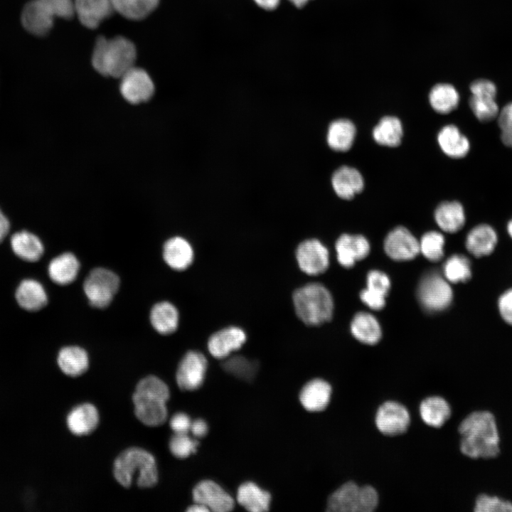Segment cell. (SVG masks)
Returning a JSON list of instances; mask_svg holds the SVG:
<instances>
[{"instance_id":"cell-1","label":"cell","mask_w":512,"mask_h":512,"mask_svg":"<svg viewBox=\"0 0 512 512\" xmlns=\"http://www.w3.org/2000/svg\"><path fill=\"white\" fill-rule=\"evenodd\" d=\"M461 452L471 459H494L501 453V437L495 415L487 410L470 412L461 422Z\"/></svg>"},{"instance_id":"cell-2","label":"cell","mask_w":512,"mask_h":512,"mask_svg":"<svg viewBox=\"0 0 512 512\" xmlns=\"http://www.w3.org/2000/svg\"><path fill=\"white\" fill-rule=\"evenodd\" d=\"M137 57V48L129 38L122 36L111 38L100 36L94 45L91 63L102 75L120 78L134 66Z\"/></svg>"},{"instance_id":"cell-3","label":"cell","mask_w":512,"mask_h":512,"mask_svg":"<svg viewBox=\"0 0 512 512\" xmlns=\"http://www.w3.org/2000/svg\"><path fill=\"white\" fill-rule=\"evenodd\" d=\"M137 473V485L154 486L158 481V470L154 456L146 450L131 447L123 451L114 462V476L124 487H129Z\"/></svg>"},{"instance_id":"cell-4","label":"cell","mask_w":512,"mask_h":512,"mask_svg":"<svg viewBox=\"0 0 512 512\" xmlns=\"http://www.w3.org/2000/svg\"><path fill=\"white\" fill-rule=\"evenodd\" d=\"M292 300L297 316L306 325L319 326L332 317V297L321 284L309 283L296 289Z\"/></svg>"},{"instance_id":"cell-5","label":"cell","mask_w":512,"mask_h":512,"mask_svg":"<svg viewBox=\"0 0 512 512\" xmlns=\"http://www.w3.org/2000/svg\"><path fill=\"white\" fill-rule=\"evenodd\" d=\"M119 283V278L114 272L96 267L85 279L83 291L91 306L103 309L112 301Z\"/></svg>"},{"instance_id":"cell-6","label":"cell","mask_w":512,"mask_h":512,"mask_svg":"<svg viewBox=\"0 0 512 512\" xmlns=\"http://www.w3.org/2000/svg\"><path fill=\"white\" fill-rule=\"evenodd\" d=\"M417 297L422 306L436 312L447 308L452 300V291L447 281L432 271L425 274L417 288Z\"/></svg>"},{"instance_id":"cell-7","label":"cell","mask_w":512,"mask_h":512,"mask_svg":"<svg viewBox=\"0 0 512 512\" xmlns=\"http://www.w3.org/2000/svg\"><path fill=\"white\" fill-rule=\"evenodd\" d=\"M119 90L129 103L139 104L149 100L154 93V84L143 68L132 67L120 78Z\"/></svg>"},{"instance_id":"cell-8","label":"cell","mask_w":512,"mask_h":512,"mask_svg":"<svg viewBox=\"0 0 512 512\" xmlns=\"http://www.w3.org/2000/svg\"><path fill=\"white\" fill-rule=\"evenodd\" d=\"M208 362L201 352L188 351L181 359L176 372V382L183 390H193L202 385Z\"/></svg>"},{"instance_id":"cell-9","label":"cell","mask_w":512,"mask_h":512,"mask_svg":"<svg viewBox=\"0 0 512 512\" xmlns=\"http://www.w3.org/2000/svg\"><path fill=\"white\" fill-rule=\"evenodd\" d=\"M296 258L300 270L309 275L323 273L329 265L327 248L316 239L302 242L297 248Z\"/></svg>"},{"instance_id":"cell-10","label":"cell","mask_w":512,"mask_h":512,"mask_svg":"<svg viewBox=\"0 0 512 512\" xmlns=\"http://www.w3.org/2000/svg\"><path fill=\"white\" fill-rule=\"evenodd\" d=\"M410 421V414L407 408L397 402H384L376 412V427L385 435L395 436L402 434L407 429Z\"/></svg>"},{"instance_id":"cell-11","label":"cell","mask_w":512,"mask_h":512,"mask_svg":"<svg viewBox=\"0 0 512 512\" xmlns=\"http://www.w3.org/2000/svg\"><path fill=\"white\" fill-rule=\"evenodd\" d=\"M195 503L206 506L214 512H228L234 508V500L217 483L210 480L199 482L193 489Z\"/></svg>"},{"instance_id":"cell-12","label":"cell","mask_w":512,"mask_h":512,"mask_svg":"<svg viewBox=\"0 0 512 512\" xmlns=\"http://www.w3.org/2000/svg\"><path fill=\"white\" fill-rule=\"evenodd\" d=\"M386 254L398 261L409 260L420 252L417 240L405 227H397L387 235L384 242Z\"/></svg>"},{"instance_id":"cell-13","label":"cell","mask_w":512,"mask_h":512,"mask_svg":"<svg viewBox=\"0 0 512 512\" xmlns=\"http://www.w3.org/2000/svg\"><path fill=\"white\" fill-rule=\"evenodd\" d=\"M134 413L143 424L156 427L167 418L166 401L156 396L134 392L132 396Z\"/></svg>"},{"instance_id":"cell-14","label":"cell","mask_w":512,"mask_h":512,"mask_svg":"<svg viewBox=\"0 0 512 512\" xmlns=\"http://www.w3.org/2000/svg\"><path fill=\"white\" fill-rule=\"evenodd\" d=\"M74 6L79 21L89 29L97 28L115 12L113 0H74Z\"/></svg>"},{"instance_id":"cell-15","label":"cell","mask_w":512,"mask_h":512,"mask_svg":"<svg viewBox=\"0 0 512 512\" xmlns=\"http://www.w3.org/2000/svg\"><path fill=\"white\" fill-rule=\"evenodd\" d=\"M245 332L238 326H229L213 334L208 341L209 353L215 358L225 359L240 349L246 341Z\"/></svg>"},{"instance_id":"cell-16","label":"cell","mask_w":512,"mask_h":512,"mask_svg":"<svg viewBox=\"0 0 512 512\" xmlns=\"http://www.w3.org/2000/svg\"><path fill=\"white\" fill-rule=\"evenodd\" d=\"M54 18L42 0L31 1L25 5L21 14L23 27L29 33L38 36H46L50 31Z\"/></svg>"},{"instance_id":"cell-17","label":"cell","mask_w":512,"mask_h":512,"mask_svg":"<svg viewBox=\"0 0 512 512\" xmlns=\"http://www.w3.org/2000/svg\"><path fill=\"white\" fill-rule=\"evenodd\" d=\"M336 250L340 265L349 268L368 255L370 245L362 235L343 234L336 242Z\"/></svg>"},{"instance_id":"cell-18","label":"cell","mask_w":512,"mask_h":512,"mask_svg":"<svg viewBox=\"0 0 512 512\" xmlns=\"http://www.w3.org/2000/svg\"><path fill=\"white\" fill-rule=\"evenodd\" d=\"M331 185L335 193L343 199L349 200L362 191L364 180L356 169L342 166L331 176Z\"/></svg>"},{"instance_id":"cell-19","label":"cell","mask_w":512,"mask_h":512,"mask_svg":"<svg viewBox=\"0 0 512 512\" xmlns=\"http://www.w3.org/2000/svg\"><path fill=\"white\" fill-rule=\"evenodd\" d=\"M165 262L172 269L182 271L193 262L194 253L191 245L185 238L175 236L167 240L162 252Z\"/></svg>"},{"instance_id":"cell-20","label":"cell","mask_w":512,"mask_h":512,"mask_svg":"<svg viewBox=\"0 0 512 512\" xmlns=\"http://www.w3.org/2000/svg\"><path fill=\"white\" fill-rule=\"evenodd\" d=\"M331 387L322 379H314L302 389L299 400L308 411L319 412L324 410L329 403Z\"/></svg>"},{"instance_id":"cell-21","label":"cell","mask_w":512,"mask_h":512,"mask_svg":"<svg viewBox=\"0 0 512 512\" xmlns=\"http://www.w3.org/2000/svg\"><path fill=\"white\" fill-rule=\"evenodd\" d=\"M99 422L97 408L90 403H83L75 407L67 416V425L70 431L78 436L91 433Z\"/></svg>"},{"instance_id":"cell-22","label":"cell","mask_w":512,"mask_h":512,"mask_svg":"<svg viewBox=\"0 0 512 512\" xmlns=\"http://www.w3.org/2000/svg\"><path fill=\"white\" fill-rule=\"evenodd\" d=\"M437 142L442 151L454 159L465 156L470 149L467 137L454 124H447L439 130Z\"/></svg>"},{"instance_id":"cell-23","label":"cell","mask_w":512,"mask_h":512,"mask_svg":"<svg viewBox=\"0 0 512 512\" xmlns=\"http://www.w3.org/2000/svg\"><path fill=\"white\" fill-rule=\"evenodd\" d=\"M80 267V262L74 254L65 252L50 261L48 271L50 278L55 284L67 285L76 279Z\"/></svg>"},{"instance_id":"cell-24","label":"cell","mask_w":512,"mask_h":512,"mask_svg":"<svg viewBox=\"0 0 512 512\" xmlns=\"http://www.w3.org/2000/svg\"><path fill=\"white\" fill-rule=\"evenodd\" d=\"M434 219L439 227L447 233H456L465 223V213L462 205L458 201H444L434 211Z\"/></svg>"},{"instance_id":"cell-25","label":"cell","mask_w":512,"mask_h":512,"mask_svg":"<svg viewBox=\"0 0 512 512\" xmlns=\"http://www.w3.org/2000/svg\"><path fill=\"white\" fill-rule=\"evenodd\" d=\"M150 322L160 334L169 335L178 328L179 314L177 308L171 302L163 301L156 303L150 311Z\"/></svg>"},{"instance_id":"cell-26","label":"cell","mask_w":512,"mask_h":512,"mask_svg":"<svg viewBox=\"0 0 512 512\" xmlns=\"http://www.w3.org/2000/svg\"><path fill=\"white\" fill-rule=\"evenodd\" d=\"M360 486L356 483H345L329 496L327 511L331 512H358Z\"/></svg>"},{"instance_id":"cell-27","label":"cell","mask_w":512,"mask_h":512,"mask_svg":"<svg viewBox=\"0 0 512 512\" xmlns=\"http://www.w3.org/2000/svg\"><path fill=\"white\" fill-rule=\"evenodd\" d=\"M356 129L348 119H338L331 122L326 134L329 146L334 151H346L352 146Z\"/></svg>"},{"instance_id":"cell-28","label":"cell","mask_w":512,"mask_h":512,"mask_svg":"<svg viewBox=\"0 0 512 512\" xmlns=\"http://www.w3.org/2000/svg\"><path fill=\"white\" fill-rule=\"evenodd\" d=\"M58 364L65 374L76 377L88 368L89 357L86 351L80 346H65L58 353Z\"/></svg>"},{"instance_id":"cell-29","label":"cell","mask_w":512,"mask_h":512,"mask_svg":"<svg viewBox=\"0 0 512 512\" xmlns=\"http://www.w3.org/2000/svg\"><path fill=\"white\" fill-rule=\"evenodd\" d=\"M496 242L495 230L491 226L482 224L474 227L469 233L466 247L475 257H481L489 255L494 250Z\"/></svg>"},{"instance_id":"cell-30","label":"cell","mask_w":512,"mask_h":512,"mask_svg":"<svg viewBox=\"0 0 512 512\" xmlns=\"http://www.w3.org/2000/svg\"><path fill=\"white\" fill-rule=\"evenodd\" d=\"M271 496L252 482H245L240 486L237 492V501L246 510L262 512L269 509Z\"/></svg>"},{"instance_id":"cell-31","label":"cell","mask_w":512,"mask_h":512,"mask_svg":"<svg viewBox=\"0 0 512 512\" xmlns=\"http://www.w3.org/2000/svg\"><path fill=\"white\" fill-rule=\"evenodd\" d=\"M16 298L18 304L28 311H37L47 303V294L41 284L33 279L23 280L18 286Z\"/></svg>"},{"instance_id":"cell-32","label":"cell","mask_w":512,"mask_h":512,"mask_svg":"<svg viewBox=\"0 0 512 512\" xmlns=\"http://www.w3.org/2000/svg\"><path fill=\"white\" fill-rule=\"evenodd\" d=\"M353 336L366 344H375L381 338V329L377 319L366 312L358 313L351 324Z\"/></svg>"},{"instance_id":"cell-33","label":"cell","mask_w":512,"mask_h":512,"mask_svg":"<svg viewBox=\"0 0 512 512\" xmlns=\"http://www.w3.org/2000/svg\"><path fill=\"white\" fill-rule=\"evenodd\" d=\"M420 412L425 423L431 427H439L449 418L451 408L444 398L432 396L421 402Z\"/></svg>"},{"instance_id":"cell-34","label":"cell","mask_w":512,"mask_h":512,"mask_svg":"<svg viewBox=\"0 0 512 512\" xmlns=\"http://www.w3.org/2000/svg\"><path fill=\"white\" fill-rule=\"evenodd\" d=\"M11 244L14 253L26 261H37L43 253L40 239L27 231L16 233L11 238Z\"/></svg>"},{"instance_id":"cell-35","label":"cell","mask_w":512,"mask_h":512,"mask_svg":"<svg viewBox=\"0 0 512 512\" xmlns=\"http://www.w3.org/2000/svg\"><path fill=\"white\" fill-rule=\"evenodd\" d=\"M372 135L378 144L395 147L401 143L403 135L400 120L394 116H385L374 127Z\"/></svg>"},{"instance_id":"cell-36","label":"cell","mask_w":512,"mask_h":512,"mask_svg":"<svg viewBox=\"0 0 512 512\" xmlns=\"http://www.w3.org/2000/svg\"><path fill=\"white\" fill-rule=\"evenodd\" d=\"M429 101L437 112L447 114L457 108L459 102V95L453 85L439 83L431 89Z\"/></svg>"},{"instance_id":"cell-37","label":"cell","mask_w":512,"mask_h":512,"mask_svg":"<svg viewBox=\"0 0 512 512\" xmlns=\"http://www.w3.org/2000/svg\"><path fill=\"white\" fill-rule=\"evenodd\" d=\"M160 0H113L115 12L132 21L148 17L158 7Z\"/></svg>"},{"instance_id":"cell-38","label":"cell","mask_w":512,"mask_h":512,"mask_svg":"<svg viewBox=\"0 0 512 512\" xmlns=\"http://www.w3.org/2000/svg\"><path fill=\"white\" fill-rule=\"evenodd\" d=\"M444 274L447 281L452 283L465 282L471 276L469 259L462 255H454L443 265Z\"/></svg>"},{"instance_id":"cell-39","label":"cell","mask_w":512,"mask_h":512,"mask_svg":"<svg viewBox=\"0 0 512 512\" xmlns=\"http://www.w3.org/2000/svg\"><path fill=\"white\" fill-rule=\"evenodd\" d=\"M257 366L256 361L240 356L228 357L223 363V368L227 372L245 380H250L254 378Z\"/></svg>"},{"instance_id":"cell-40","label":"cell","mask_w":512,"mask_h":512,"mask_svg":"<svg viewBox=\"0 0 512 512\" xmlns=\"http://www.w3.org/2000/svg\"><path fill=\"white\" fill-rule=\"evenodd\" d=\"M420 251L429 260L437 262L444 255V238L437 231L426 233L419 242Z\"/></svg>"},{"instance_id":"cell-41","label":"cell","mask_w":512,"mask_h":512,"mask_svg":"<svg viewBox=\"0 0 512 512\" xmlns=\"http://www.w3.org/2000/svg\"><path fill=\"white\" fill-rule=\"evenodd\" d=\"M469 106L475 117L483 122L493 120L499 113L498 106L493 97L471 95Z\"/></svg>"},{"instance_id":"cell-42","label":"cell","mask_w":512,"mask_h":512,"mask_svg":"<svg viewBox=\"0 0 512 512\" xmlns=\"http://www.w3.org/2000/svg\"><path fill=\"white\" fill-rule=\"evenodd\" d=\"M475 512H512V502L486 494L479 495L474 502Z\"/></svg>"},{"instance_id":"cell-43","label":"cell","mask_w":512,"mask_h":512,"mask_svg":"<svg viewBox=\"0 0 512 512\" xmlns=\"http://www.w3.org/2000/svg\"><path fill=\"white\" fill-rule=\"evenodd\" d=\"M135 392L156 396L167 401L170 393L167 385L154 375H149L142 379L137 385Z\"/></svg>"},{"instance_id":"cell-44","label":"cell","mask_w":512,"mask_h":512,"mask_svg":"<svg viewBox=\"0 0 512 512\" xmlns=\"http://www.w3.org/2000/svg\"><path fill=\"white\" fill-rule=\"evenodd\" d=\"M197 440L192 439L188 433H175L169 442V449L177 458L183 459L196 451Z\"/></svg>"},{"instance_id":"cell-45","label":"cell","mask_w":512,"mask_h":512,"mask_svg":"<svg viewBox=\"0 0 512 512\" xmlns=\"http://www.w3.org/2000/svg\"><path fill=\"white\" fill-rule=\"evenodd\" d=\"M53 16L65 20L75 16L74 0H42Z\"/></svg>"},{"instance_id":"cell-46","label":"cell","mask_w":512,"mask_h":512,"mask_svg":"<svg viewBox=\"0 0 512 512\" xmlns=\"http://www.w3.org/2000/svg\"><path fill=\"white\" fill-rule=\"evenodd\" d=\"M367 289L386 297L390 289V282L388 276L378 270L368 272L366 278Z\"/></svg>"},{"instance_id":"cell-47","label":"cell","mask_w":512,"mask_h":512,"mask_svg":"<svg viewBox=\"0 0 512 512\" xmlns=\"http://www.w3.org/2000/svg\"><path fill=\"white\" fill-rule=\"evenodd\" d=\"M378 503V495L375 489L370 486H360L358 512H371Z\"/></svg>"},{"instance_id":"cell-48","label":"cell","mask_w":512,"mask_h":512,"mask_svg":"<svg viewBox=\"0 0 512 512\" xmlns=\"http://www.w3.org/2000/svg\"><path fill=\"white\" fill-rule=\"evenodd\" d=\"M471 95L496 98V87L489 80L480 79L474 81L470 85Z\"/></svg>"},{"instance_id":"cell-49","label":"cell","mask_w":512,"mask_h":512,"mask_svg":"<svg viewBox=\"0 0 512 512\" xmlns=\"http://www.w3.org/2000/svg\"><path fill=\"white\" fill-rule=\"evenodd\" d=\"M361 301L368 307L374 310H379L384 307L385 297L374 292L367 288L363 289L360 294Z\"/></svg>"},{"instance_id":"cell-50","label":"cell","mask_w":512,"mask_h":512,"mask_svg":"<svg viewBox=\"0 0 512 512\" xmlns=\"http://www.w3.org/2000/svg\"><path fill=\"white\" fill-rule=\"evenodd\" d=\"M191 420L183 412L175 414L170 420V427L175 433H188L190 431Z\"/></svg>"},{"instance_id":"cell-51","label":"cell","mask_w":512,"mask_h":512,"mask_svg":"<svg viewBox=\"0 0 512 512\" xmlns=\"http://www.w3.org/2000/svg\"><path fill=\"white\" fill-rule=\"evenodd\" d=\"M498 309L502 318L512 325V289L501 296L498 300Z\"/></svg>"},{"instance_id":"cell-52","label":"cell","mask_w":512,"mask_h":512,"mask_svg":"<svg viewBox=\"0 0 512 512\" xmlns=\"http://www.w3.org/2000/svg\"><path fill=\"white\" fill-rule=\"evenodd\" d=\"M498 124L501 131L512 129V102L506 105L499 112Z\"/></svg>"},{"instance_id":"cell-53","label":"cell","mask_w":512,"mask_h":512,"mask_svg":"<svg viewBox=\"0 0 512 512\" xmlns=\"http://www.w3.org/2000/svg\"><path fill=\"white\" fill-rule=\"evenodd\" d=\"M190 431L195 437H203L208 432V425L204 420L197 419L191 422Z\"/></svg>"},{"instance_id":"cell-54","label":"cell","mask_w":512,"mask_h":512,"mask_svg":"<svg viewBox=\"0 0 512 512\" xmlns=\"http://www.w3.org/2000/svg\"><path fill=\"white\" fill-rule=\"evenodd\" d=\"M9 221L0 210V242L4 239L9 230Z\"/></svg>"},{"instance_id":"cell-55","label":"cell","mask_w":512,"mask_h":512,"mask_svg":"<svg viewBox=\"0 0 512 512\" xmlns=\"http://www.w3.org/2000/svg\"><path fill=\"white\" fill-rule=\"evenodd\" d=\"M254 1L260 7L268 11L274 10L279 4V0H254Z\"/></svg>"},{"instance_id":"cell-56","label":"cell","mask_w":512,"mask_h":512,"mask_svg":"<svg viewBox=\"0 0 512 512\" xmlns=\"http://www.w3.org/2000/svg\"><path fill=\"white\" fill-rule=\"evenodd\" d=\"M501 139L506 146L512 148V129L502 131Z\"/></svg>"},{"instance_id":"cell-57","label":"cell","mask_w":512,"mask_h":512,"mask_svg":"<svg viewBox=\"0 0 512 512\" xmlns=\"http://www.w3.org/2000/svg\"><path fill=\"white\" fill-rule=\"evenodd\" d=\"M188 512H208L209 509L200 503H195L193 505L188 507L186 510Z\"/></svg>"},{"instance_id":"cell-58","label":"cell","mask_w":512,"mask_h":512,"mask_svg":"<svg viewBox=\"0 0 512 512\" xmlns=\"http://www.w3.org/2000/svg\"><path fill=\"white\" fill-rule=\"evenodd\" d=\"M289 1H291L295 6H297L298 8H302V7L304 6L309 0H289Z\"/></svg>"},{"instance_id":"cell-59","label":"cell","mask_w":512,"mask_h":512,"mask_svg":"<svg viewBox=\"0 0 512 512\" xmlns=\"http://www.w3.org/2000/svg\"><path fill=\"white\" fill-rule=\"evenodd\" d=\"M507 230H508V234L512 238V219L508 223Z\"/></svg>"}]
</instances>
